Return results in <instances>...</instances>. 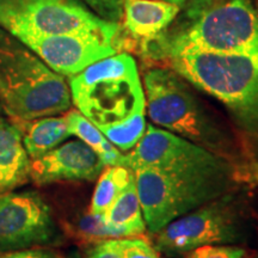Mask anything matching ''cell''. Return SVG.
Masks as SVG:
<instances>
[{"instance_id":"6da1fadb","label":"cell","mask_w":258,"mask_h":258,"mask_svg":"<svg viewBox=\"0 0 258 258\" xmlns=\"http://www.w3.org/2000/svg\"><path fill=\"white\" fill-rule=\"evenodd\" d=\"M144 49L157 60L184 50L258 53V14L252 0H194Z\"/></svg>"},{"instance_id":"7a4b0ae2","label":"cell","mask_w":258,"mask_h":258,"mask_svg":"<svg viewBox=\"0 0 258 258\" xmlns=\"http://www.w3.org/2000/svg\"><path fill=\"white\" fill-rule=\"evenodd\" d=\"M144 84L147 114L154 124L239 166L230 132L203 108L182 77L169 67H154L145 72Z\"/></svg>"},{"instance_id":"3957f363","label":"cell","mask_w":258,"mask_h":258,"mask_svg":"<svg viewBox=\"0 0 258 258\" xmlns=\"http://www.w3.org/2000/svg\"><path fill=\"white\" fill-rule=\"evenodd\" d=\"M72 104L63 77L4 29H0V105L11 118L36 120Z\"/></svg>"},{"instance_id":"277c9868","label":"cell","mask_w":258,"mask_h":258,"mask_svg":"<svg viewBox=\"0 0 258 258\" xmlns=\"http://www.w3.org/2000/svg\"><path fill=\"white\" fill-rule=\"evenodd\" d=\"M167 67L227 106L250 133L258 132V53L184 50L164 57Z\"/></svg>"},{"instance_id":"5b68a950","label":"cell","mask_w":258,"mask_h":258,"mask_svg":"<svg viewBox=\"0 0 258 258\" xmlns=\"http://www.w3.org/2000/svg\"><path fill=\"white\" fill-rule=\"evenodd\" d=\"M71 98L78 110L101 131L145 115L146 98L137 62L115 54L71 77Z\"/></svg>"},{"instance_id":"8992f818","label":"cell","mask_w":258,"mask_h":258,"mask_svg":"<svg viewBox=\"0 0 258 258\" xmlns=\"http://www.w3.org/2000/svg\"><path fill=\"white\" fill-rule=\"evenodd\" d=\"M145 224L156 234L175 219L234 188L237 177L180 178L151 167L133 171Z\"/></svg>"},{"instance_id":"52a82bcc","label":"cell","mask_w":258,"mask_h":258,"mask_svg":"<svg viewBox=\"0 0 258 258\" xmlns=\"http://www.w3.org/2000/svg\"><path fill=\"white\" fill-rule=\"evenodd\" d=\"M245 233L241 202L232 190L167 224L156 233L154 247L167 257H179L203 245L241 243Z\"/></svg>"},{"instance_id":"ba28073f","label":"cell","mask_w":258,"mask_h":258,"mask_svg":"<svg viewBox=\"0 0 258 258\" xmlns=\"http://www.w3.org/2000/svg\"><path fill=\"white\" fill-rule=\"evenodd\" d=\"M0 28L16 38L55 35L117 36L112 23L86 10L74 0H0Z\"/></svg>"},{"instance_id":"9c48e42d","label":"cell","mask_w":258,"mask_h":258,"mask_svg":"<svg viewBox=\"0 0 258 258\" xmlns=\"http://www.w3.org/2000/svg\"><path fill=\"white\" fill-rule=\"evenodd\" d=\"M122 166L132 171L151 167L180 178L240 175L224 158L153 124H148L141 140L123 154Z\"/></svg>"},{"instance_id":"30bf717a","label":"cell","mask_w":258,"mask_h":258,"mask_svg":"<svg viewBox=\"0 0 258 258\" xmlns=\"http://www.w3.org/2000/svg\"><path fill=\"white\" fill-rule=\"evenodd\" d=\"M60 239L49 206L37 192L0 196V252L48 246Z\"/></svg>"},{"instance_id":"8fae6325","label":"cell","mask_w":258,"mask_h":258,"mask_svg":"<svg viewBox=\"0 0 258 258\" xmlns=\"http://www.w3.org/2000/svg\"><path fill=\"white\" fill-rule=\"evenodd\" d=\"M61 76L73 77L97 61L118 53V44L101 35H55L19 38Z\"/></svg>"},{"instance_id":"7c38bea8","label":"cell","mask_w":258,"mask_h":258,"mask_svg":"<svg viewBox=\"0 0 258 258\" xmlns=\"http://www.w3.org/2000/svg\"><path fill=\"white\" fill-rule=\"evenodd\" d=\"M105 165L91 147L74 140L30 161V179L38 185L60 180H95Z\"/></svg>"},{"instance_id":"4fadbf2b","label":"cell","mask_w":258,"mask_h":258,"mask_svg":"<svg viewBox=\"0 0 258 258\" xmlns=\"http://www.w3.org/2000/svg\"><path fill=\"white\" fill-rule=\"evenodd\" d=\"M179 5L164 0H124V24L144 43L152 41L179 15Z\"/></svg>"},{"instance_id":"5bb4252c","label":"cell","mask_w":258,"mask_h":258,"mask_svg":"<svg viewBox=\"0 0 258 258\" xmlns=\"http://www.w3.org/2000/svg\"><path fill=\"white\" fill-rule=\"evenodd\" d=\"M30 179V160L22 132L14 122L0 117V194L25 184Z\"/></svg>"},{"instance_id":"9a60e30c","label":"cell","mask_w":258,"mask_h":258,"mask_svg":"<svg viewBox=\"0 0 258 258\" xmlns=\"http://www.w3.org/2000/svg\"><path fill=\"white\" fill-rule=\"evenodd\" d=\"M101 218L108 238L137 237L145 233L146 224L138 196L135 175Z\"/></svg>"},{"instance_id":"2e32d148","label":"cell","mask_w":258,"mask_h":258,"mask_svg":"<svg viewBox=\"0 0 258 258\" xmlns=\"http://www.w3.org/2000/svg\"><path fill=\"white\" fill-rule=\"evenodd\" d=\"M22 132L23 145L31 159L43 156L70 137L66 117H42L36 120L12 118Z\"/></svg>"},{"instance_id":"e0dca14e","label":"cell","mask_w":258,"mask_h":258,"mask_svg":"<svg viewBox=\"0 0 258 258\" xmlns=\"http://www.w3.org/2000/svg\"><path fill=\"white\" fill-rule=\"evenodd\" d=\"M71 135H76L92 148L105 166H122L123 152L114 146L104 134L79 110H71L64 115Z\"/></svg>"},{"instance_id":"ac0fdd59","label":"cell","mask_w":258,"mask_h":258,"mask_svg":"<svg viewBox=\"0 0 258 258\" xmlns=\"http://www.w3.org/2000/svg\"><path fill=\"white\" fill-rule=\"evenodd\" d=\"M134 172L124 166H106L99 175L90 205V215L102 217L127 188Z\"/></svg>"},{"instance_id":"d6986e66","label":"cell","mask_w":258,"mask_h":258,"mask_svg":"<svg viewBox=\"0 0 258 258\" xmlns=\"http://www.w3.org/2000/svg\"><path fill=\"white\" fill-rule=\"evenodd\" d=\"M185 258H246L244 247L232 244L203 245L184 254Z\"/></svg>"},{"instance_id":"ffe728a7","label":"cell","mask_w":258,"mask_h":258,"mask_svg":"<svg viewBox=\"0 0 258 258\" xmlns=\"http://www.w3.org/2000/svg\"><path fill=\"white\" fill-rule=\"evenodd\" d=\"M120 241L124 258H161L154 245L140 235L120 238Z\"/></svg>"},{"instance_id":"44dd1931","label":"cell","mask_w":258,"mask_h":258,"mask_svg":"<svg viewBox=\"0 0 258 258\" xmlns=\"http://www.w3.org/2000/svg\"><path fill=\"white\" fill-rule=\"evenodd\" d=\"M83 258H124L120 238H106L91 243L84 251Z\"/></svg>"},{"instance_id":"7402d4cb","label":"cell","mask_w":258,"mask_h":258,"mask_svg":"<svg viewBox=\"0 0 258 258\" xmlns=\"http://www.w3.org/2000/svg\"><path fill=\"white\" fill-rule=\"evenodd\" d=\"M93 14L102 19L117 23L123 17L124 0H83Z\"/></svg>"},{"instance_id":"603a6c76","label":"cell","mask_w":258,"mask_h":258,"mask_svg":"<svg viewBox=\"0 0 258 258\" xmlns=\"http://www.w3.org/2000/svg\"><path fill=\"white\" fill-rule=\"evenodd\" d=\"M0 258H64L56 250L47 246H35L29 249L0 252Z\"/></svg>"},{"instance_id":"cb8c5ba5","label":"cell","mask_w":258,"mask_h":258,"mask_svg":"<svg viewBox=\"0 0 258 258\" xmlns=\"http://www.w3.org/2000/svg\"><path fill=\"white\" fill-rule=\"evenodd\" d=\"M64 258H82V256H80L79 251L73 250V251H71V252L67 254V256L64 257Z\"/></svg>"},{"instance_id":"d4e9b609","label":"cell","mask_w":258,"mask_h":258,"mask_svg":"<svg viewBox=\"0 0 258 258\" xmlns=\"http://www.w3.org/2000/svg\"><path fill=\"white\" fill-rule=\"evenodd\" d=\"M164 2L171 3V4H176V5H179V4H183V3L186 2V0H164Z\"/></svg>"},{"instance_id":"484cf974","label":"cell","mask_w":258,"mask_h":258,"mask_svg":"<svg viewBox=\"0 0 258 258\" xmlns=\"http://www.w3.org/2000/svg\"><path fill=\"white\" fill-rule=\"evenodd\" d=\"M254 258H258V252H257V254H256V257H254Z\"/></svg>"}]
</instances>
